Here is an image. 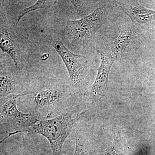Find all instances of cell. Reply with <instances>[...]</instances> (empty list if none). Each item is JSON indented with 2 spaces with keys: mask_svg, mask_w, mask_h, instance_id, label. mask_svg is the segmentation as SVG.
<instances>
[{
  "mask_svg": "<svg viewBox=\"0 0 155 155\" xmlns=\"http://www.w3.org/2000/svg\"><path fill=\"white\" fill-rule=\"evenodd\" d=\"M69 85L61 81L48 79L31 84L33 110L39 120L51 119L72 110L69 105Z\"/></svg>",
  "mask_w": 155,
  "mask_h": 155,
  "instance_id": "obj_1",
  "label": "cell"
},
{
  "mask_svg": "<svg viewBox=\"0 0 155 155\" xmlns=\"http://www.w3.org/2000/svg\"><path fill=\"white\" fill-rule=\"evenodd\" d=\"M75 111L71 110L51 119H38L27 132L44 137L50 143L52 155H64L63 145L72 132L77 118H72Z\"/></svg>",
  "mask_w": 155,
  "mask_h": 155,
  "instance_id": "obj_2",
  "label": "cell"
},
{
  "mask_svg": "<svg viewBox=\"0 0 155 155\" xmlns=\"http://www.w3.org/2000/svg\"><path fill=\"white\" fill-rule=\"evenodd\" d=\"M104 6H98L85 17L78 20H67L63 32L73 46H83L88 43L107 20Z\"/></svg>",
  "mask_w": 155,
  "mask_h": 155,
  "instance_id": "obj_3",
  "label": "cell"
},
{
  "mask_svg": "<svg viewBox=\"0 0 155 155\" xmlns=\"http://www.w3.org/2000/svg\"><path fill=\"white\" fill-rule=\"evenodd\" d=\"M0 22V48L11 57L16 69L21 70L27 52L26 38L21 33L16 22L9 21L1 8Z\"/></svg>",
  "mask_w": 155,
  "mask_h": 155,
  "instance_id": "obj_4",
  "label": "cell"
},
{
  "mask_svg": "<svg viewBox=\"0 0 155 155\" xmlns=\"http://www.w3.org/2000/svg\"><path fill=\"white\" fill-rule=\"evenodd\" d=\"M18 97L8 98L0 101L1 133L5 132L8 136L15 134L27 132L38 120L37 116L31 113H23L17 107Z\"/></svg>",
  "mask_w": 155,
  "mask_h": 155,
  "instance_id": "obj_5",
  "label": "cell"
},
{
  "mask_svg": "<svg viewBox=\"0 0 155 155\" xmlns=\"http://www.w3.org/2000/svg\"><path fill=\"white\" fill-rule=\"evenodd\" d=\"M49 42L58 52L67 67L71 86H80L87 72V59L85 57L75 54L70 51L59 38H51Z\"/></svg>",
  "mask_w": 155,
  "mask_h": 155,
  "instance_id": "obj_6",
  "label": "cell"
},
{
  "mask_svg": "<svg viewBox=\"0 0 155 155\" xmlns=\"http://www.w3.org/2000/svg\"><path fill=\"white\" fill-rule=\"evenodd\" d=\"M31 83L16 72L6 69L1 65L0 98L1 101L11 97H19L30 94Z\"/></svg>",
  "mask_w": 155,
  "mask_h": 155,
  "instance_id": "obj_7",
  "label": "cell"
},
{
  "mask_svg": "<svg viewBox=\"0 0 155 155\" xmlns=\"http://www.w3.org/2000/svg\"><path fill=\"white\" fill-rule=\"evenodd\" d=\"M122 5L133 25L138 28H143L155 20V11L143 7L137 1H123Z\"/></svg>",
  "mask_w": 155,
  "mask_h": 155,
  "instance_id": "obj_8",
  "label": "cell"
},
{
  "mask_svg": "<svg viewBox=\"0 0 155 155\" xmlns=\"http://www.w3.org/2000/svg\"><path fill=\"white\" fill-rule=\"evenodd\" d=\"M98 52L101 55V65L98 69L96 78L91 88L92 94L95 96L102 94L108 86L110 70L116 60L111 52H105L100 50Z\"/></svg>",
  "mask_w": 155,
  "mask_h": 155,
  "instance_id": "obj_9",
  "label": "cell"
},
{
  "mask_svg": "<svg viewBox=\"0 0 155 155\" xmlns=\"http://www.w3.org/2000/svg\"><path fill=\"white\" fill-rule=\"evenodd\" d=\"M139 35V29L134 25L121 31L119 36L111 44V54L116 57H120L133 46Z\"/></svg>",
  "mask_w": 155,
  "mask_h": 155,
  "instance_id": "obj_10",
  "label": "cell"
},
{
  "mask_svg": "<svg viewBox=\"0 0 155 155\" xmlns=\"http://www.w3.org/2000/svg\"><path fill=\"white\" fill-rule=\"evenodd\" d=\"M56 1H38L33 5L23 9L19 12L17 17L16 24L18 25L22 17L29 12L35 11L40 9L48 8L56 4Z\"/></svg>",
  "mask_w": 155,
  "mask_h": 155,
  "instance_id": "obj_11",
  "label": "cell"
},
{
  "mask_svg": "<svg viewBox=\"0 0 155 155\" xmlns=\"http://www.w3.org/2000/svg\"><path fill=\"white\" fill-rule=\"evenodd\" d=\"M73 155H90L88 146L78 131L75 135V146Z\"/></svg>",
  "mask_w": 155,
  "mask_h": 155,
  "instance_id": "obj_12",
  "label": "cell"
},
{
  "mask_svg": "<svg viewBox=\"0 0 155 155\" xmlns=\"http://www.w3.org/2000/svg\"><path fill=\"white\" fill-rule=\"evenodd\" d=\"M1 155H52V152L49 150L43 148H28L24 150V151L20 153H17L10 152L4 153L1 152Z\"/></svg>",
  "mask_w": 155,
  "mask_h": 155,
  "instance_id": "obj_13",
  "label": "cell"
},
{
  "mask_svg": "<svg viewBox=\"0 0 155 155\" xmlns=\"http://www.w3.org/2000/svg\"><path fill=\"white\" fill-rule=\"evenodd\" d=\"M75 11L78 15L82 17H85L86 12V5L90 3L89 1H70Z\"/></svg>",
  "mask_w": 155,
  "mask_h": 155,
  "instance_id": "obj_14",
  "label": "cell"
},
{
  "mask_svg": "<svg viewBox=\"0 0 155 155\" xmlns=\"http://www.w3.org/2000/svg\"><path fill=\"white\" fill-rule=\"evenodd\" d=\"M49 57V54H47V53H45L42 55L41 59L43 61H46V60H47L48 59Z\"/></svg>",
  "mask_w": 155,
  "mask_h": 155,
  "instance_id": "obj_15",
  "label": "cell"
},
{
  "mask_svg": "<svg viewBox=\"0 0 155 155\" xmlns=\"http://www.w3.org/2000/svg\"><path fill=\"white\" fill-rule=\"evenodd\" d=\"M104 155H114V154H113V153L110 152L107 153H106V154H104Z\"/></svg>",
  "mask_w": 155,
  "mask_h": 155,
  "instance_id": "obj_16",
  "label": "cell"
}]
</instances>
